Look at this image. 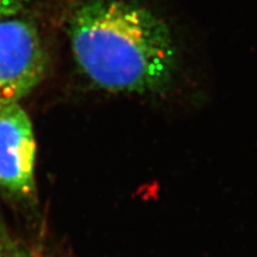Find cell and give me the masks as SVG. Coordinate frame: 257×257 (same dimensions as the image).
<instances>
[{"label": "cell", "mask_w": 257, "mask_h": 257, "mask_svg": "<svg viewBox=\"0 0 257 257\" xmlns=\"http://www.w3.org/2000/svg\"><path fill=\"white\" fill-rule=\"evenodd\" d=\"M68 34L80 69L106 92L162 95L178 78L174 32L141 0H87L73 11Z\"/></svg>", "instance_id": "obj_1"}, {"label": "cell", "mask_w": 257, "mask_h": 257, "mask_svg": "<svg viewBox=\"0 0 257 257\" xmlns=\"http://www.w3.org/2000/svg\"><path fill=\"white\" fill-rule=\"evenodd\" d=\"M47 67V51L36 25L18 18L0 21V110L30 94Z\"/></svg>", "instance_id": "obj_2"}, {"label": "cell", "mask_w": 257, "mask_h": 257, "mask_svg": "<svg viewBox=\"0 0 257 257\" xmlns=\"http://www.w3.org/2000/svg\"><path fill=\"white\" fill-rule=\"evenodd\" d=\"M36 141L30 117L19 104L0 110V186L21 197L35 191Z\"/></svg>", "instance_id": "obj_3"}, {"label": "cell", "mask_w": 257, "mask_h": 257, "mask_svg": "<svg viewBox=\"0 0 257 257\" xmlns=\"http://www.w3.org/2000/svg\"><path fill=\"white\" fill-rule=\"evenodd\" d=\"M32 2L34 0H0V21L21 14Z\"/></svg>", "instance_id": "obj_4"}, {"label": "cell", "mask_w": 257, "mask_h": 257, "mask_svg": "<svg viewBox=\"0 0 257 257\" xmlns=\"http://www.w3.org/2000/svg\"><path fill=\"white\" fill-rule=\"evenodd\" d=\"M0 257H2V252H0Z\"/></svg>", "instance_id": "obj_5"}]
</instances>
